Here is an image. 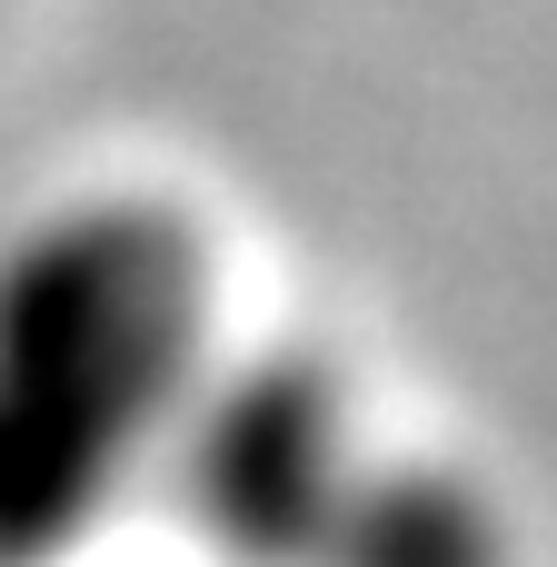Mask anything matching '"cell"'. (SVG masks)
Instances as JSON below:
<instances>
[{"label": "cell", "instance_id": "obj_1", "mask_svg": "<svg viewBox=\"0 0 557 567\" xmlns=\"http://www.w3.org/2000/svg\"><path fill=\"white\" fill-rule=\"evenodd\" d=\"M209 339L189 209L110 189L0 249V567H60L159 458Z\"/></svg>", "mask_w": 557, "mask_h": 567}, {"label": "cell", "instance_id": "obj_2", "mask_svg": "<svg viewBox=\"0 0 557 567\" xmlns=\"http://www.w3.org/2000/svg\"><path fill=\"white\" fill-rule=\"evenodd\" d=\"M159 449L219 567H319L339 508L379 458L319 359H249L239 379H189Z\"/></svg>", "mask_w": 557, "mask_h": 567}, {"label": "cell", "instance_id": "obj_3", "mask_svg": "<svg viewBox=\"0 0 557 567\" xmlns=\"http://www.w3.org/2000/svg\"><path fill=\"white\" fill-rule=\"evenodd\" d=\"M319 567H508V528L468 478L419 458H369Z\"/></svg>", "mask_w": 557, "mask_h": 567}]
</instances>
